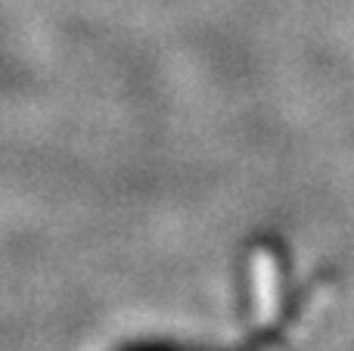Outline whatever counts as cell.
Returning a JSON list of instances; mask_svg holds the SVG:
<instances>
[{"label": "cell", "mask_w": 354, "mask_h": 351, "mask_svg": "<svg viewBox=\"0 0 354 351\" xmlns=\"http://www.w3.org/2000/svg\"><path fill=\"white\" fill-rule=\"evenodd\" d=\"M118 351H221V348L196 345V342H177V339H134V342H124Z\"/></svg>", "instance_id": "6da1fadb"}]
</instances>
